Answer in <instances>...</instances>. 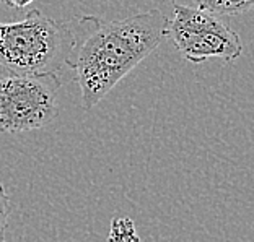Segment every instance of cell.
Instances as JSON below:
<instances>
[{"instance_id": "cell-7", "label": "cell", "mask_w": 254, "mask_h": 242, "mask_svg": "<svg viewBox=\"0 0 254 242\" xmlns=\"http://www.w3.org/2000/svg\"><path fill=\"white\" fill-rule=\"evenodd\" d=\"M8 215H10V195L5 190L3 184L0 182V242H5Z\"/></svg>"}, {"instance_id": "cell-4", "label": "cell", "mask_w": 254, "mask_h": 242, "mask_svg": "<svg viewBox=\"0 0 254 242\" xmlns=\"http://www.w3.org/2000/svg\"><path fill=\"white\" fill-rule=\"evenodd\" d=\"M166 38L183 59L204 63L209 59L235 62L243 54L240 34L222 16L173 2V16L166 21Z\"/></svg>"}, {"instance_id": "cell-9", "label": "cell", "mask_w": 254, "mask_h": 242, "mask_svg": "<svg viewBox=\"0 0 254 242\" xmlns=\"http://www.w3.org/2000/svg\"><path fill=\"white\" fill-rule=\"evenodd\" d=\"M0 2H3V0H0Z\"/></svg>"}, {"instance_id": "cell-2", "label": "cell", "mask_w": 254, "mask_h": 242, "mask_svg": "<svg viewBox=\"0 0 254 242\" xmlns=\"http://www.w3.org/2000/svg\"><path fill=\"white\" fill-rule=\"evenodd\" d=\"M75 44L67 23L30 10L20 21L0 23V70L41 75L68 65Z\"/></svg>"}, {"instance_id": "cell-8", "label": "cell", "mask_w": 254, "mask_h": 242, "mask_svg": "<svg viewBox=\"0 0 254 242\" xmlns=\"http://www.w3.org/2000/svg\"><path fill=\"white\" fill-rule=\"evenodd\" d=\"M34 2V0H7V3L10 7H13L15 10H25Z\"/></svg>"}, {"instance_id": "cell-3", "label": "cell", "mask_w": 254, "mask_h": 242, "mask_svg": "<svg viewBox=\"0 0 254 242\" xmlns=\"http://www.w3.org/2000/svg\"><path fill=\"white\" fill-rule=\"evenodd\" d=\"M61 86L57 73L21 75L0 70V132L21 134L53 122Z\"/></svg>"}, {"instance_id": "cell-1", "label": "cell", "mask_w": 254, "mask_h": 242, "mask_svg": "<svg viewBox=\"0 0 254 242\" xmlns=\"http://www.w3.org/2000/svg\"><path fill=\"white\" fill-rule=\"evenodd\" d=\"M166 21L163 11L152 8L124 20L103 21L83 16L77 23L68 65L75 72L86 111L163 43Z\"/></svg>"}, {"instance_id": "cell-6", "label": "cell", "mask_w": 254, "mask_h": 242, "mask_svg": "<svg viewBox=\"0 0 254 242\" xmlns=\"http://www.w3.org/2000/svg\"><path fill=\"white\" fill-rule=\"evenodd\" d=\"M108 242H140L137 234L135 223L129 216L114 218L109 228Z\"/></svg>"}, {"instance_id": "cell-5", "label": "cell", "mask_w": 254, "mask_h": 242, "mask_svg": "<svg viewBox=\"0 0 254 242\" xmlns=\"http://www.w3.org/2000/svg\"><path fill=\"white\" fill-rule=\"evenodd\" d=\"M173 2L205 10L217 16H233L254 10V0H173Z\"/></svg>"}]
</instances>
